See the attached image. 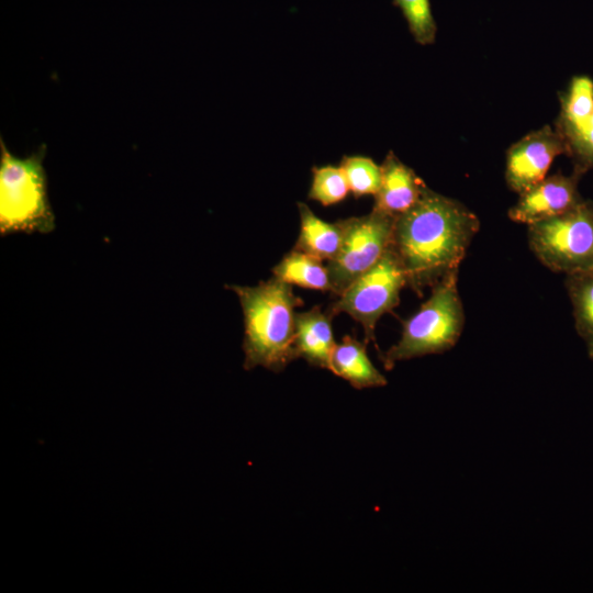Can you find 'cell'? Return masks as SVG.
Instances as JSON below:
<instances>
[{"mask_svg":"<svg viewBox=\"0 0 593 593\" xmlns=\"http://www.w3.org/2000/svg\"><path fill=\"white\" fill-rule=\"evenodd\" d=\"M394 220L395 216L376 208L367 215L342 220L343 246L326 265L333 294L339 296L379 261L390 246Z\"/></svg>","mask_w":593,"mask_h":593,"instance_id":"7","label":"cell"},{"mask_svg":"<svg viewBox=\"0 0 593 593\" xmlns=\"http://www.w3.org/2000/svg\"><path fill=\"white\" fill-rule=\"evenodd\" d=\"M406 284L403 267L389 246L379 261L358 277L326 311L333 316L344 312L359 322L367 343L374 339L379 318L399 304L400 292Z\"/></svg>","mask_w":593,"mask_h":593,"instance_id":"6","label":"cell"},{"mask_svg":"<svg viewBox=\"0 0 593 593\" xmlns=\"http://www.w3.org/2000/svg\"><path fill=\"white\" fill-rule=\"evenodd\" d=\"M309 199L327 206L343 201L349 190L342 168L335 166L314 167Z\"/></svg>","mask_w":593,"mask_h":593,"instance_id":"20","label":"cell"},{"mask_svg":"<svg viewBox=\"0 0 593 593\" xmlns=\"http://www.w3.org/2000/svg\"><path fill=\"white\" fill-rule=\"evenodd\" d=\"M566 287L572 304L574 325L593 359V268L569 273Z\"/></svg>","mask_w":593,"mask_h":593,"instance_id":"15","label":"cell"},{"mask_svg":"<svg viewBox=\"0 0 593 593\" xmlns=\"http://www.w3.org/2000/svg\"><path fill=\"white\" fill-rule=\"evenodd\" d=\"M593 112V80L586 76L573 77L561 99L557 128L575 126Z\"/></svg>","mask_w":593,"mask_h":593,"instance_id":"16","label":"cell"},{"mask_svg":"<svg viewBox=\"0 0 593 593\" xmlns=\"http://www.w3.org/2000/svg\"><path fill=\"white\" fill-rule=\"evenodd\" d=\"M301 228L293 249L318 258L334 259L343 246L345 230L342 220L327 223L302 202L298 203Z\"/></svg>","mask_w":593,"mask_h":593,"instance_id":"12","label":"cell"},{"mask_svg":"<svg viewBox=\"0 0 593 593\" xmlns=\"http://www.w3.org/2000/svg\"><path fill=\"white\" fill-rule=\"evenodd\" d=\"M272 273L292 286L332 292L328 270L322 260L295 249L284 255Z\"/></svg>","mask_w":593,"mask_h":593,"instance_id":"14","label":"cell"},{"mask_svg":"<svg viewBox=\"0 0 593 593\" xmlns=\"http://www.w3.org/2000/svg\"><path fill=\"white\" fill-rule=\"evenodd\" d=\"M333 315L320 306L295 313L293 348L295 358L311 366L328 369L336 343L332 328Z\"/></svg>","mask_w":593,"mask_h":593,"instance_id":"11","label":"cell"},{"mask_svg":"<svg viewBox=\"0 0 593 593\" xmlns=\"http://www.w3.org/2000/svg\"><path fill=\"white\" fill-rule=\"evenodd\" d=\"M556 130L574 163V171L583 175L593 169V112L579 125Z\"/></svg>","mask_w":593,"mask_h":593,"instance_id":"18","label":"cell"},{"mask_svg":"<svg viewBox=\"0 0 593 593\" xmlns=\"http://www.w3.org/2000/svg\"><path fill=\"white\" fill-rule=\"evenodd\" d=\"M592 203H593V200H592Z\"/></svg>","mask_w":593,"mask_h":593,"instance_id":"21","label":"cell"},{"mask_svg":"<svg viewBox=\"0 0 593 593\" xmlns=\"http://www.w3.org/2000/svg\"><path fill=\"white\" fill-rule=\"evenodd\" d=\"M561 154H567V147L557 130L547 125L525 135L507 150V186L523 193L547 177L553 160Z\"/></svg>","mask_w":593,"mask_h":593,"instance_id":"8","label":"cell"},{"mask_svg":"<svg viewBox=\"0 0 593 593\" xmlns=\"http://www.w3.org/2000/svg\"><path fill=\"white\" fill-rule=\"evenodd\" d=\"M392 4L401 10L415 42L421 45L435 42L437 25L430 0H392Z\"/></svg>","mask_w":593,"mask_h":593,"instance_id":"19","label":"cell"},{"mask_svg":"<svg viewBox=\"0 0 593 593\" xmlns=\"http://www.w3.org/2000/svg\"><path fill=\"white\" fill-rule=\"evenodd\" d=\"M329 370L356 389L383 387L388 383L369 359L365 343L350 336H345L342 343L336 344Z\"/></svg>","mask_w":593,"mask_h":593,"instance_id":"13","label":"cell"},{"mask_svg":"<svg viewBox=\"0 0 593 593\" xmlns=\"http://www.w3.org/2000/svg\"><path fill=\"white\" fill-rule=\"evenodd\" d=\"M425 187L414 170L390 152L381 165V184L373 208L398 216L416 203Z\"/></svg>","mask_w":593,"mask_h":593,"instance_id":"10","label":"cell"},{"mask_svg":"<svg viewBox=\"0 0 593 593\" xmlns=\"http://www.w3.org/2000/svg\"><path fill=\"white\" fill-rule=\"evenodd\" d=\"M579 172L566 176L556 174L519 194L518 201L508 210V217L526 225L563 214L583 199L578 190Z\"/></svg>","mask_w":593,"mask_h":593,"instance_id":"9","label":"cell"},{"mask_svg":"<svg viewBox=\"0 0 593 593\" xmlns=\"http://www.w3.org/2000/svg\"><path fill=\"white\" fill-rule=\"evenodd\" d=\"M479 228L478 216L467 206L425 187L416 203L395 216L391 236L407 286L422 295L458 272Z\"/></svg>","mask_w":593,"mask_h":593,"instance_id":"1","label":"cell"},{"mask_svg":"<svg viewBox=\"0 0 593 593\" xmlns=\"http://www.w3.org/2000/svg\"><path fill=\"white\" fill-rule=\"evenodd\" d=\"M465 326V311L458 291V272L432 288L430 296L403 323L401 338L382 357L385 369L398 361L441 354L452 348Z\"/></svg>","mask_w":593,"mask_h":593,"instance_id":"4","label":"cell"},{"mask_svg":"<svg viewBox=\"0 0 593 593\" xmlns=\"http://www.w3.org/2000/svg\"><path fill=\"white\" fill-rule=\"evenodd\" d=\"M339 167L354 197L376 195L381 184V166L366 156H345Z\"/></svg>","mask_w":593,"mask_h":593,"instance_id":"17","label":"cell"},{"mask_svg":"<svg viewBox=\"0 0 593 593\" xmlns=\"http://www.w3.org/2000/svg\"><path fill=\"white\" fill-rule=\"evenodd\" d=\"M0 233H51L55 228L43 167L45 146L24 159L0 141Z\"/></svg>","mask_w":593,"mask_h":593,"instance_id":"3","label":"cell"},{"mask_svg":"<svg viewBox=\"0 0 593 593\" xmlns=\"http://www.w3.org/2000/svg\"><path fill=\"white\" fill-rule=\"evenodd\" d=\"M238 296L244 316V369L258 366L282 371L296 359L293 348L295 312L302 304L292 284L272 277L255 287L226 286Z\"/></svg>","mask_w":593,"mask_h":593,"instance_id":"2","label":"cell"},{"mask_svg":"<svg viewBox=\"0 0 593 593\" xmlns=\"http://www.w3.org/2000/svg\"><path fill=\"white\" fill-rule=\"evenodd\" d=\"M528 244L548 269L566 275L593 268V203L528 225Z\"/></svg>","mask_w":593,"mask_h":593,"instance_id":"5","label":"cell"}]
</instances>
